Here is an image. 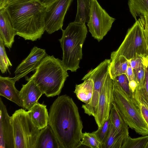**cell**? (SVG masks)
I'll list each match as a JSON object with an SVG mask.
<instances>
[{
    "mask_svg": "<svg viewBox=\"0 0 148 148\" xmlns=\"http://www.w3.org/2000/svg\"><path fill=\"white\" fill-rule=\"evenodd\" d=\"M48 125L53 130L60 148H77L82 145L83 128L77 106L73 99L58 96L50 106Z\"/></svg>",
    "mask_w": 148,
    "mask_h": 148,
    "instance_id": "6da1fadb",
    "label": "cell"
},
{
    "mask_svg": "<svg viewBox=\"0 0 148 148\" xmlns=\"http://www.w3.org/2000/svg\"><path fill=\"white\" fill-rule=\"evenodd\" d=\"M16 35L35 41L45 31V7L39 0H13L4 8Z\"/></svg>",
    "mask_w": 148,
    "mask_h": 148,
    "instance_id": "7a4b0ae2",
    "label": "cell"
},
{
    "mask_svg": "<svg viewBox=\"0 0 148 148\" xmlns=\"http://www.w3.org/2000/svg\"><path fill=\"white\" fill-rule=\"evenodd\" d=\"M68 76L62 60L47 55L29 78L34 80L43 94L50 97L60 94Z\"/></svg>",
    "mask_w": 148,
    "mask_h": 148,
    "instance_id": "3957f363",
    "label": "cell"
},
{
    "mask_svg": "<svg viewBox=\"0 0 148 148\" xmlns=\"http://www.w3.org/2000/svg\"><path fill=\"white\" fill-rule=\"evenodd\" d=\"M59 40L63 51L62 64L67 71L76 72L82 58V47L87 33L85 23H69Z\"/></svg>",
    "mask_w": 148,
    "mask_h": 148,
    "instance_id": "277c9868",
    "label": "cell"
},
{
    "mask_svg": "<svg viewBox=\"0 0 148 148\" xmlns=\"http://www.w3.org/2000/svg\"><path fill=\"white\" fill-rule=\"evenodd\" d=\"M114 102L129 127L143 136L148 135V126L132 98L127 95L113 80Z\"/></svg>",
    "mask_w": 148,
    "mask_h": 148,
    "instance_id": "5b68a950",
    "label": "cell"
},
{
    "mask_svg": "<svg viewBox=\"0 0 148 148\" xmlns=\"http://www.w3.org/2000/svg\"><path fill=\"white\" fill-rule=\"evenodd\" d=\"M148 47L144 32L137 20L128 30L125 37L118 49L112 52L110 60L123 56L128 60L137 57L148 59Z\"/></svg>",
    "mask_w": 148,
    "mask_h": 148,
    "instance_id": "8992f818",
    "label": "cell"
},
{
    "mask_svg": "<svg viewBox=\"0 0 148 148\" xmlns=\"http://www.w3.org/2000/svg\"><path fill=\"white\" fill-rule=\"evenodd\" d=\"M13 130L15 148H35L40 130L33 123L28 112L18 110L11 116Z\"/></svg>",
    "mask_w": 148,
    "mask_h": 148,
    "instance_id": "52a82bcc",
    "label": "cell"
},
{
    "mask_svg": "<svg viewBox=\"0 0 148 148\" xmlns=\"http://www.w3.org/2000/svg\"><path fill=\"white\" fill-rule=\"evenodd\" d=\"M115 20L102 8L97 0H90V18L87 25L95 39L99 42L102 40Z\"/></svg>",
    "mask_w": 148,
    "mask_h": 148,
    "instance_id": "ba28073f",
    "label": "cell"
},
{
    "mask_svg": "<svg viewBox=\"0 0 148 148\" xmlns=\"http://www.w3.org/2000/svg\"><path fill=\"white\" fill-rule=\"evenodd\" d=\"M111 61L106 59L101 63L96 68L91 69L82 78L84 81L90 79L93 82L94 86L92 96L90 103L82 105V108L85 113L94 117L102 87L108 74Z\"/></svg>",
    "mask_w": 148,
    "mask_h": 148,
    "instance_id": "9c48e42d",
    "label": "cell"
},
{
    "mask_svg": "<svg viewBox=\"0 0 148 148\" xmlns=\"http://www.w3.org/2000/svg\"><path fill=\"white\" fill-rule=\"evenodd\" d=\"M73 0H56L45 7L44 23L48 34L62 30L65 16Z\"/></svg>",
    "mask_w": 148,
    "mask_h": 148,
    "instance_id": "30bf717a",
    "label": "cell"
},
{
    "mask_svg": "<svg viewBox=\"0 0 148 148\" xmlns=\"http://www.w3.org/2000/svg\"><path fill=\"white\" fill-rule=\"evenodd\" d=\"M114 102L113 82L109 73L102 87L94 117L98 128L109 118Z\"/></svg>",
    "mask_w": 148,
    "mask_h": 148,
    "instance_id": "8fae6325",
    "label": "cell"
},
{
    "mask_svg": "<svg viewBox=\"0 0 148 148\" xmlns=\"http://www.w3.org/2000/svg\"><path fill=\"white\" fill-rule=\"evenodd\" d=\"M47 55L45 49L34 47L28 56L16 68L14 72L15 75L12 79L16 82L36 70Z\"/></svg>",
    "mask_w": 148,
    "mask_h": 148,
    "instance_id": "7c38bea8",
    "label": "cell"
},
{
    "mask_svg": "<svg viewBox=\"0 0 148 148\" xmlns=\"http://www.w3.org/2000/svg\"><path fill=\"white\" fill-rule=\"evenodd\" d=\"M11 116L0 98V148H15V143Z\"/></svg>",
    "mask_w": 148,
    "mask_h": 148,
    "instance_id": "4fadbf2b",
    "label": "cell"
},
{
    "mask_svg": "<svg viewBox=\"0 0 148 148\" xmlns=\"http://www.w3.org/2000/svg\"><path fill=\"white\" fill-rule=\"evenodd\" d=\"M26 80L27 82L26 84L22 85L19 91V96L22 108L29 110L38 102V99L43 94L32 79L26 78Z\"/></svg>",
    "mask_w": 148,
    "mask_h": 148,
    "instance_id": "5bb4252c",
    "label": "cell"
},
{
    "mask_svg": "<svg viewBox=\"0 0 148 148\" xmlns=\"http://www.w3.org/2000/svg\"><path fill=\"white\" fill-rule=\"evenodd\" d=\"M15 31L4 8L0 9V38L5 46L11 48L14 42Z\"/></svg>",
    "mask_w": 148,
    "mask_h": 148,
    "instance_id": "9a60e30c",
    "label": "cell"
},
{
    "mask_svg": "<svg viewBox=\"0 0 148 148\" xmlns=\"http://www.w3.org/2000/svg\"><path fill=\"white\" fill-rule=\"evenodd\" d=\"M12 77L0 76V95L23 107L19 91L16 88Z\"/></svg>",
    "mask_w": 148,
    "mask_h": 148,
    "instance_id": "2e32d148",
    "label": "cell"
},
{
    "mask_svg": "<svg viewBox=\"0 0 148 148\" xmlns=\"http://www.w3.org/2000/svg\"><path fill=\"white\" fill-rule=\"evenodd\" d=\"M27 112L34 124L40 130L48 125L49 115L46 105L38 102Z\"/></svg>",
    "mask_w": 148,
    "mask_h": 148,
    "instance_id": "e0dca14e",
    "label": "cell"
},
{
    "mask_svg": "<svg viewBox=\"0 0 148 148\" xmlns=\"http://www.w3.org/2000/svg\"><path fill=\"white\" fill-rule=\"evenodd\" d=\"M35 148H60L56 136L49 125L40 130Z\"/></svg>",
    "mask_w": 148,
    "mask_h": 148,
    "instance_id": "ac0fdd59",
    "label": "cell"
},
{
    "mask_svg": "<svg viewBox=\"0 0 148 148\" xmlns=\"http://www.w3.org/2000/svg\"><path fill=\"white\" fill-rule=\"evenodd\" d=\"M109 117L111 123L121 137L122 146L129 136V127L118 111L114 102L112 105Z\"/></svg>",
    "mask_w": 148,
    "mask_h": 148,
    "instance_id": "d6986e66",
    "label": "cell"
},
{
    "mask_svg": "<svg viewBox=\"0 0 148 148\" xmlns=\"http://www.w3.org/2000/svg\"><path fill=\"white\" fill-rule=\"evenodd\" d=\"M94 83L92 79H87L81 84H76L74 93L77 99L87 104L91 101L92 96Z\"/></svg>",
    "mask_w": 148,
    "mask_h": 148,
    "instance_id": "ffe728a7",
    "label": "cell"
},
{
    "mask_svg": "<svg viewBox=\"0 0 148 148\" xmlns=\"http://www.w3.org/2000/svg\"><path fill=\"white\" fill-rule=\"evenodd\" d=\"M132 99L148 126V99L144 87H137L133 93Z\"/></svg>",
    "mask_w": 148,
    "mask_h": 148,
    "instance_id": "44dd1931",
    "label": "cell"
},
{
    "mask_svg": "<svg viewBox=\"0 0 148 148\" xmlns=\"http://www.w3.org/2000/svg\"><path fill=\"white\" fill-rule=\"evenodd\" d=\"M128 64V60L123 56H119L111 60L109 73L112 79L122 74H125Z\"/></svg>",
    "mask_w": 148,
    "mask_h": 148,
    "instance_id": "7402d4cb",
    "label": "cell"
},
{
    "mask_svg": "<svg viewBox=\"0 0 148 148\" xmlns=\"http://www.w3.org/2000/svg\"><path fill=\"white\" fill-rule=\"evenodd\" d=\"M90 0H77V9L74 22L80 23H88L90 14Z\"/></svg>",
    "mask_w": 148,
    "mask_h": 148,
    "instance_id": "603a6c76",
    "label": "cell"
},
{
    "mask_svg": "<svg viewBox=\"0 0 148 148\" xmlns=\"http://www.w3.org/2000/svg\"><path fill=\"white\" fill-rule=\"evenodd\" d=\"M130 11L136 21L144 13H148V0H129Z\"/></svg>",
    "mask_w": 148,
    "mask_h": 148,
    "instance_id": "cb8c5ba5",
    "label": "cell"
},
{
    "mask_svg": "<svg viewBox=\"0 0 148 148\" xmlns=\"http://www.w3.org/2000/svg\"><path fill=\"white\" fill-rule=\"evenodd\" d=\"M121 137L111 123L105 141L102 148H121Z\"/></svg>",
    "mask_w": 148,
    "mask_h": 148,
    "instance_id": "d4e9b609",
    "label": "cell"
},
{
    "mask_svg": "<svg viewBox=\"0 0 148 148\" xmlns=\"http://www.w3.org/2000/svg\"><path fill=\"white\" fill-rule=\"evenodd\" d=\"M148 142V135L136 138H132L129 136L121 148H145Z\"/></svg>",
    "mask_w": 148,
    "mask_h": 148,
    "instance_id": "484cf974",
    "label": "cell"
},
{
    "mask_svg": "<svg viewBox=\"0 0 148 148\" xmlns=\"http://www.w3.org/2000/svg\"><path fill=\"white\" fill-rule=\"evenodd\" d=\"M81 140L82 145L91 148H101V143L92 132L82 133Z\"/></svg>",
    "mask_w": 148,
    "mask_h": 148,
    "instance_id": "4316f807",
    "label": "cell"
},
{
    "mask_svg": "<svg viewBox=\"0 0 148 148\" xmlns=\"http://www.w3.org/2000/svg\"><path fill=\"white\" fill-rule=\"evenodd\" d=\"M5 45L2 39L0 38V69L2 73L9 71V67L12 64L6 53Z\"/></svg>",
    "mask_w": 148,
    "mask_h": 148,
    "instance_id": "83f0119b",
    "label": "cell"
},
{
    "mask_svg": "<svg viewBox=\"0 0 148 148\" xmlns=\"http://www.w3.org/2000/svg\"><path fill=\"white\" fill-rule=\"evenodd\" d=\"M111 121L110 117L96 131L92 132L96 136L101 145V148L108 132Z\"/></svg>",
    "mask_w": 148,
    "mask_h": 148,
    "instance_id": "f1b7e54d",
    "label": "cell"
},
{
    "mask_svg": "<svg viewBox=\"0 0 148 148\" xmlns=\"http://www.w3.org/2000/svg\"><path fill=\"white\" fill-rule=\"evenodd\" d=\"M124 92L131 98H133V93L129 86V81L125 74L118 76L113 79Z\"/></svg>",
    "mask_w": 148,
    "mask_h": 148,
    "instance_id": "f546056e",
    "label": "cell"
},
{
    "mask_svg": "<svg viewBox=\"0 0 148 148\" xmlns=\"http://www.w3.org/2000/svg\"><path fill=\"white\" fill-rule=\"evenodd\" d=\"M146 65H143L133 69L135 79L137 83L138 88L144 87L145 66Z\"/></svg>",
    "mask_w": 148,
    "mask_h": 148,
    "instance_id": "4dcf8cb0",
    "label": "cell"
},
{
    "mask_svg": "<svg viewBox=\"0 0 148 148\" xmlns=\"http://www.w3.org/2000/svg\"><path fill=\"white\" fill-rule=\"evenodd\" d=\"M138 20L143 28L148 47V13H144Z\"/></svg>",
    "mask_w": 148,
    "mask_h": 148,
    "instance_id": "1f68e13d",
    "label": "cell"
},
{
    "mask_svg": "<svg viewBox=\"0 0 148 148\" xmlns=\"http://www.w3.org/2000/svg\"><path fill=\"white\" fill-rule=\"evenodd\" d=\"M129 63L133 69H136L143 65L148 64V59L137 57L128 60Z\"/></svg>",
    "mask_w": 148,
    "mask_h": 148,
    "instance_id": "d6a6232c",
    "label": "cell"
},
{
    "mask_svg": "<svg viewBox=\"0 0 148 148\" xmlns=\"http://www.w3.org/2000/svg\"><path fill=\"white\" fill-rule=\"evenodd\" d=\"M125 74L129 80V82L132 80L136 81L133 69L129 63L126 69Z\"/></svg>",
    "mask_w": 148,
    "mask_h": 148,
    "instance_id": "836d02e7",
    "label": "cell"
},
{
    "mask_svg": "<svg viewBox=\"0 0 148 148\" xmlns=\"http://www.w3.org/2000/svg\"><path fill=\"white\" fill-rule=\"evenodd\" d=\"M144 88L146 95L148 99V64L145 66Z\"/></svg>",
    "mask_w": 148,
    "mask_h": 148,
    "instance_id": "e575fe53",
    "label": "cell"
},
{
    "mask_svg": "<svg viewBox=\"0 0 148 148\" xmlns=\"http://www.w3.org/2000/svg\"><path fill=\"white\" fill-rule=\"evenodd\" d=\"M129 84L131 90L133 93L137 86L136 82L135 80L131 81L129 82Z\"/></svg>",
    "mask_w": 148,
    "mask_h": 148,
    "instance_id": "d590c367",
    "label": "cell"
},
{
    "mask_svg": "<svg viewBox=\"0 0 148 148\" xmlns=\"http://www.w3.org/2000/svg\"><path fill=\"white\" fill-rule=\"evenodd\" d=\"M41 3L46 7L55 1L56 0H39Z\"/></svg>",
    "mask_w": 148,
    "mask_h": 148,
    "instance_id": "8d00e7d4",
    "label": "cell"
},
{
    "mask_svg": "<svg viewBox=\"0 0 148 148\" xmlns=\"http://www.w3.org/2000/svg\"><path fill=\"white\" fill-rule=\"evenodd\" d=\"M13 0H0V9L4 8L6 5Z\"/></svg>",
    "mask_w": 148,
    "mask_h": 148,
    "instance_id": "74e56055",
    "label": "cell"
},
{
    "mask_svg": "<svg viewBox=\"0 0 148 148\" xmlns=\"http://www.w3.org/2000/svg\"><path fill=\"white\" fill-rule=\"evenodd\" d=\"M146 148H148V142L146 145Z\"/></svg>",
    "mask_w": 148,
    "mask_h": 148,
    "instance_id": "f35d334b",
    "label": "cell"
},
{
    "mask_svg": "<svg viewBox=\"0 0 148 148\" xmlns=\"http://www.w3.org/2000/svg\"></svg>",
    "mask_w": 148,
    "mask_h": 148,
    "instance_id": "ab89813d",
    "label": "cell"
}]
</instances>
